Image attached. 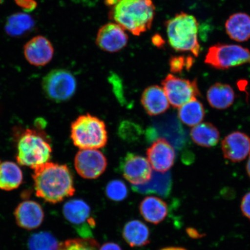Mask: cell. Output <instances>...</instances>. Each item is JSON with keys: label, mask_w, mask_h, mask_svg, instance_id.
I'll return each instance as SVG.
<instances>
[{"label": "cell", "mask_w": 250, "mask_h": 250, "mask_svg": "<svg viewBox=\"0 0 250 250\" xmlns=\"http://www.w3.org/2000/svg\"><path fill=\"white\" fill-rule=\"evenodd\" d=\"M171 188V178L169 173H153L151 180L142 186H133L136 192L154 193L162 196L169 194Z\"/></svg>", "instance_id": "obj_24"}, {"label": "cell", "mask_w": 250, "mask_h": 250, "mask_svg": "<svg viewBox=\"0 0 250 250\" xmlns=\"http://www.w3.org/2000/svg\"><path fill=\"white\" fill-rule=\"evenodd\" d=\"M120 168L125 179L133 186L148 182L153 173L148 159L134 153H127L122 158Z\"/></svg>", "instance_id": "obj_10"}, {"label": "cell", "mask_w": 250, "mask_h": 250, "mask_svg": "<svg viewBox=\"0 0 250 250\" xmlns=\"http://www.w3.org/2000/svg\"><path fill=\"white\" fill-rule=\"evenodd\" d=\"M246 170H247V173H248V176L250 179V155L249 156V160L248 161V163H247Z\"/></svg>", "instance_id": "obj_36"}, {"label": "cell", "mask_w": 250, "mask_h": 250, "mask_svg": "<svg viewBox=\"0 0 250 250\" xmlns=\"http://www.w3.org/2000/svg\"><path fill=\"white\" fill-rule=\"evenodd\" d=\"M99 250H123L118 244L113 242H108L104 244Z\"/></svg>", "instance_id": "obj_33"}, {"label": "cell", "mask_w": 250, "mask_h": 250, "mask_svg": "<svg viewBox=\"0 0 250 250\" xmlns=\"http://www.w3.org/2000/svg\"><path fill=\"white\" fill-rule=\"evenodd\" d=\"M25 58L35 66H43L51 61L54 54V47L48 39L42 36L31 39L23 47Z\"/></svg>", "instance_id": "obj_14"}, {"label": "cell", "mask_w": 250, "mask_h": 250, "mask_svg": "<svg viewBox=\"0 0 250 250\" xmlns=\"http://www.w3.org/2000/svg\"><path fill=\"white\" fill-rule=\"evenodd\" d=\"M19 7L24 9L25 11L31 12L37 7V2L35 0H14Z\"/></svg>", "instance_id": "obj_32"}, {"label": "cell", "mask_w": 250, "mask_h": 250, "mask_svg": "<svg viewBox=\"0 0 250 250\" xmlns=\"http://www.w3.org/2000/svg\"><path fill=\"white\" fill-rule=\"evenodd\" d=\"M23 181L19 166L12 162H0V189L11 190L18 188Z\"/></svg>", "instance_id": "obj_25"}, {"label": "cell", "mask_w": 250, "mask_h": 250, "mask_svg": "<svg viewBox=\"0 0 250 250\" xmlns=\"http://www.w3.org/2000/svg\"><path fill=\"white\" fill-rule=\"evenodd\" d=\"M190 136L196 145L206 148L216 146L220 138L217 128L209 123L197 125L190 130Z\"/></svg>", "instance_id": "obj_22"}, {"label": "cell", "mask_w": 250, "mask_h": 250, "mask_svg": "<svg viewBox=\"0 0 250 250\" xmlns=\"http://www.w3.org/2000/svg\"><path fill=\"white\" fill-rule=\"evenodd\" d=\"M235 93L232 87L227 83H217L208 90L207 99L211 107L217 109H226L233 104Z\"/></svg>", "instance_id": "obj_19"}, {"label": "cell", "mask_w": 250, "mask_h": 250, "mask_svg": "<svg viewBox=\"0 0 250 250\" xmlns=\"http://www.w3.org/2000/svg\"><path fill=\"white\" fill-rule=\"evenodd\" d=\"M33 169L37 196L46 202L57 203L74 195L76 189L73 174L66 165L48 162Z\"/></svg>", "instance_id": "obj_1"}, {"label": "cell", "mask_w": 250, "mask_h": 250, "mask_svg": "<svg viewBox=\"0 0 250 250\" xmlns=\"http://www.w3.org/2000/svg\"><path fill=\"white\" fill-rule=\"evenodd\" d=\"M42 86L47 98L61 103L68 101L74 96L77 89V81L69 71L55 69L43 78Z\"/></svg>", "instance_id": "obj_7"}, {"label": "cell", "mask_w": 250, "mask_h": 250, "mask_svg": "<svg viewBox=\"0 0 250 250\" xmlns=\"http://www.w3.org/2000/svg\"><path fill=\"white\" fill-rule=\"evenodd\" d=\"M146 155L151 167L159 173H167L173 167L176 159L173 146L163 138L152 144L146 151Z\"/></svg>", "instance_id": "obj_13"}, {"label": "cell", "mask_w": 250, "mask_h": 250, "mask_svg": "<svg viewBox=\"0 0 250 250\" xmlns=\"http://www.w3.org/2000/svg\"><path fill=\"white\" fill-rule=\"evenodd\" d=\"M141 102L150 116L164 113L170 105L164 89L158 85L146 87L142 94Z\"/></svg>", "instance_id": "obj_17"}, {"label": "cell", "mask_w": 250, "mask_h": 250, "mask_svg": "<svg viewBox=\"0 0 250 250\" xmlns=\"http://www.w3.org/2000/svg\"><path fill=\"white\" fill-rule=\"evenodd\" d=\"M106 195L108 198L114 202H121L127 198L128 189L123 181L114 180L109 182L106 186Z\"/></svg>", "instance_id": "obj_29"}, {"label": "cell", "mask_w": 250, "mask_h": 250, "mask_svg": "<svg viewBox=\"0 0 250 250\" xmlns=\"http://www.w3.org/2000/svg\"><path fill=\"white\" fill-rule=\"evenodd\" d=\"M194 62L195 59L192 56H171L169 60L170 71L173 74H180L184 70H190Z\"/></svg>", "instance_id": "obj_30"}, {"label": "cell", "mask_w": 250, "mask_h": 250, "mask_svg": "<svg viewBox=\"0 0 250 250\" xmlns=\"http://www.w3.org/2000/svg\"><path fill=\"white\" fill-rule=\"evenodd\" d=\"M226 29L231 39L247 42L250 39V16L242 12L231 15L226 21Z\"/></svg>", "instance_id": "obj_20"}, {"label": "cell", "mask_w": 250, "mask_h": 250, "mask_svg": "<svg viewBox=\"0 0 250 250\" xmlns=\"http://www.w3.org/2000/svg\"><path fill=\"white\" fill-rule=\"evenodd\" d=\"M59 246L55 237L45 232L33 234L28 243L29 250H58Z\"/></svg>", "instance_id": "obj_27"}, {"label": "cell", "mask_w": 250, "mask_h": 250, "mask_svg": "<svg viewBox=\"0 0 250 250\" xmlns=\"http://www.w3.org/2000/svg\"><path fill=\"white\" fill-rule=\"evenodd\" d=\"M129 37L125 30L116 23H108L100 28L96 42L103 51L117 52L127 44Z\"/></svg>", "instance_id": "obj_12"}, {"label": "cell", "mask_w": 250, "mask_h": 250, "mask_svg": "<svg viewBox=\"0 0 250 250\" xmlns=\"http://www.w3.org/2000/svg\"><path fill=\"white\" fill-rule=\"evenodd\" d=\"M36 22L29 14L18 12L9 16L5 26V32L12 37H21L32 31Z\"/></svg>", "instance_id": "obj_23"}, {"label": "cell", "mask_w": 250, "mask_h": 250, "mask_svg": "<svg viewBox=\"0 0 250 250\" xmlns=\"http://www.w3.org/2000/svg\"><path fill=\"white\" fill-rule=\"evenodd\" d=\"M99 243L93 237L67 240L61 244L58 250H99Z\"/></svg>", "instance_id": "obj_28"}, {"label": "cell", "mask_w": 250, "mask_h": 250, "mask_svg": "<svg viewBox=\"0 0 250 250\" xmlns=\"http://www.w3.org/2000/svg\"><path fill=\"white\" fill-rule=\"evenodd\" d=\"M71 139L81 149L104 147L108 141L105 124L89 114L81 115L71 124Z\"/></svg>", "instance_id": "obj_4"}, {"label": "cell", "mask_w": 250, "mask_h": 250, "mask_svg": "<svg viewBox=\"0 0 250 250\" xmlns=\"http://www.w3.org/2000/svg\"><path fill=\"white\" fill-rule=\"evenodd\" d=\"M75 167L83 179H98L107 167V160L101 151L95 149H81L74 159Z\"/></svg>", "instance_id": "obj_11"}, {"label": "cell", "mask_w": 250, "mask_h": 250, "mask_svg": "<svg viewBox=\"0 0 250 250\" xmlns=\"http://www.w3.org/2000/svg\"><path fill=\"white\" fill-rule=\"evenodd\" d=\"M52 152V146L44 134L27 129L18 140L17 160L21 165L34 168L49 162Z\"/></svg>", "instance_id": "obj_5"}, {"label": "cell", "mask_w": 250, "mask_h": 250, "mask_svg": "<svg viewBox=\"0 0 250 250\" xmlns=\"http://www.w3.org/2000/svg\"><path fill=\"white\" fill-rule=\"evenodd\" d=\"M221 146L225 158L233 162H241L250 154V137L236 131L225 137Z\"/></svg>", "instance_id": "obj_15"}, {"label": "cell", "mask_w": 250, "mask_h": 250, "mask_svg": "<svg viewBox=\"0 0 250 250\" xmlns=\"http://www.w3.org/2000/svg\"><path fill=\"white\" fill-rule=\"evenodd\" d=\"M161 250H187L183 248H179V247H169V248H166Z\"/></svg>", "instance_id": "obj_35"}, {"label": "cell", "mask_w": 250, "mask_h": 250, "mask_svg": "<svg viewBox=\"0 0 250 250\" xmlns=\"http://www.w3.org/2000/svg\"><path fill=\"white\" fill-rule=\"evenodd\" d=\"M2 1V0H0V2H1Z\"/></svg>", "instance_id": "obj_37"}, {"label": "cell", "mask_w": 250, "mask_h": 250, "mask_svg": "<svg viewBox=\"0 0 250 250\" xmlns=\"http://www.w3.org/2000/svg\"><path fill=\"white\" fill-rule=\"evenodd\" d=\"M240 208L244 216L250 220V191L243 197Z\"/></svg>", "instance_id": "obj_31"}, {"label": "cell", "mask_w": 250, "mask_h": 250, "mask_svg": "<svg viewBox=\"0 0 250 250\" xmlns=\"http://www.w3.org/2000/svg\"><path fill=\"white\" fill-rule=\"evenodd\" d=\"M123 236L125 241L132 248L145 246L150 242L149 228L140 220H131L125 224Z\"/></svg>", "instance_id": "obj_21"}, {"label": "cell", "mask_w": 250, "mask_h": 250, "mask_svg": "<svg viewBox=\"0 0 250 250\" xmlns=\"http://www.w3.org/2000/svg\"><path fill=\"white\" fill-rule=\"evenodd\" d=\"M168 42L178 52H189L198 56L200 46L198 41L199 23L193 15L180 12L165 23Z\"/></svg>", "instance_id": "obj_3"}, {"label": "cell", "mask_w": 250, "mask_h": 250, "mask_svg": "<svg viewBox=\"0 0 250 250\" xmlns=\"http://www.w3.org/2000/svg\"><path fill=\"white\" fill-rule=\"evenodd\" d=\"M155 14L152 0H118L109 16L125 30L139 36L151 29Z\"/></svg>", "instance_id": "obj_2"}, {"label": "cell", "mask_w": 250, "mask_h": 250, "mask_svg": "<svg viewBox=\"0 0 250 250\" xmlns=\"http://www.w3.org/2000/svg\"><path fill=\"white\" fill-rule=\"evenodd\" d=\"M15 216L19 226L24 229H34L42 224L44 214L39 203L28 201L18 205L15 211Z\"/></svg>", "instance_id": "obj_16"}, {"label": "cell", "mask_w": 250, "mask_h": 250, "mask_svg": "<svg viewBox=\"0 0 250 250\" xmlns=\"http://www.w3.org/2000/svg\"><path fill=\"white\" fill-rule=\"evenodd\" d=\"M205 62L215 69L227 70L250 63V51L240 45L218 43L208 49Z\"/></svg>", "instance_id": "obj_6"}, {"label": "cell", "mask_w": 250, "mask_h": 250, "mask_svg": "<svg viewBox=\"0 0 250 250\" xmlns=\"http://www.w3.org/2000/svg\"><path fill=\"white\" fill-rule=\"evenodd\" d=\"M178 115L184 124L194 127L204 119L205 108L202 103L195 98L179 107Z\"/></svg>", "instance_id": "obj_26"}, {"label": "cell", "mask_w": 250, "mask_h": 250, "mask_svg": "<svg viewBox=\"0 0 250 250\" xmlns=\"http://www.w3.org/2000/svg\"><path fill=\"white\" fill-rule=\"evenodd\" d=\"M140 212L146 221L153 224L162 223L168 212L167 203L154 196H146L140 205Z\"/></svg>", "instance_id": "obj_18"}, {"label": "cell", "mask_w": 250, "mask_h": 250, "mask_svg": "<svg viewBox=\"0 0 250 250\" xmlns=\"http://www.w3.org/2000/svg\"><path fill=\"white\" fill-rule=\"evenodd\" d=\"M152 42L153 44L157 47L163 46L165 43V41L162 38V37L159 34H155L152 37Z\"/></svg>", "instance_id": "obj_34"}, {"label": "cell", "mask_w": 250, "mask_h": 250, "mask_svg": "<svg viewBox=\"0 0 250 250\" xmlns=\"http://www.w3.org/2000/svg\"><path fill=\"white\" fill-rule=\"evenodd\" d=\"M162 85L168 102L174 108H179L197 96H201L197 80L192 81L168 74Z\"/></svg>", "instance_id": "obj_9"}, {"label": "cell", "mask_w": 250, "mask_h": 250, "mask_svg": "<svg viewBox=\"0 0 250 250\" xmlns=\"http://www.w3.org/2000/svg\"><path fill=\"white\" fill-rule=\"evenodd\" d=\"M65 219L83 238L92 237L96 222L89 205L82 199H75L65 203L62 208Z\"/></svg>", "instance_id": "obj_8"}]
</instances>
